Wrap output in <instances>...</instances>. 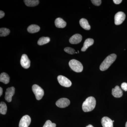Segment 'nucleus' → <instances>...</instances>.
<instances>
[{
	"mask_svg": "<svg viewBox=\"0 0 127 127\" xmlns=\"http://www.w3.org/2000/svg\"><path fill=\"white\" fill-rule=\"evenodd\" d=\"M96 101L95 98L92 96L88 97L82 104V109L84 112H89L93 110L96 106Z\"/></svg>",
	"mask_w": 127,
	"mask_h": 127,
	"instance_id": "obj_1",
	"label": "nucleus"
},
{
	"mask_svg": "<svg viewBox=\"0 0 127 127\" xmlns=\"http://www.w3.org/2000/svg\"><path fill=\"white\" fill-rule=\"evenodd\" d=\"M117 58L115 54H111L107 57L100 65V70L102 71L106 70L114 62Z\"/></svg>",
	"mask_w": 127,
	"mask_h": 127,
	"instance_id": "obj_2",
	"label": "nucleus"
},
{
	"mask_svg": "<svg viewBox=\"0 0 127 127\" xmlns=\"http://www.w3.org/2000/svg\"><path fill=\"white\" fill-rule=\"evenodd\" d=\"M69 65L71 69L76 72H81L83 70V66L80 62L75 59L70 61Z\"/></svg>",
	"mask_w": 127,
	"mask_h": 127,
	"instance_id": "obj_3",
	"label": "nucleus"
},
{
	"mask_svg": "<svg viewBox=\"0 0 127 127\" xmlns=\"http://www.w3.org/2000/svg\"><path fill=\"white\" fill-rule=\"evenodd\" d=\"M32 89L37 100H40L41 99L44 94L43 89L40 87L36 84L33 85Z\"/></svg>",
	"mask_w": 127,
	"mask_h": 127,
	"instance_id": "obj_4",
	"label": "nucleus"
},
{
	"mask_svg": "<svg viewBox=\"0 0 127 127\" xmlns=\"http://www.w3.org/2000/svg\"><path fill=\"white\" fill-rule=\"evenodd\" d=\"M58 80L60 85L65 87H69L71 86L72 83L67 78L62 75H59L57 77Z\"/></svg>",
	"mask_w": 127,
	"mask_h": 127,
	"instance_id": "obj_5",
	"label": "nucleus"
},
{
	"mask_svg": "<svg viewBox=\"0 0 127 127\" xmlns=\"http://www.w3.org/2000/svg\"><path fill=\"white\" fill-rule=\"evenodd\" d=\"M126 16L123 12H119L114 16V23L116 25H121L125 20Z\"/></svg>",
	"mask_w": 127,
	"mask_h": 127,
	"instance_id": "obj_6",
	"label": "nucleus"
},
{
	"mask_svg": "<svg viewBox=\"0 0 127 127\" xmlns=\"http://www.w3.org/2000/svg\"><path fill=\"white\" fill-rule=\"evenodd\" d=\"M31 119L30 116L25 115L21 119L19 123V127H28L31 124Z\"/></svg>",
	"mask_w": 127,
	"mask_h": 127,
	"instance_id": "obj_7",
	"label": "nucleus"
},
{
	"mask_svg": "<svg viewBox=\"0 0 127 127\" xmlns=\"http://www.w3.org/2000/svg\"><path fill=\"white\" fill-rule=\"evenodd\" d=\"M70 101L67 98H62L58 100L56 102L57 106L61 108H64L68 106L70 104Z\"/></svg>",
	"mask_w": 127,
	"mask_h": 127,
	"instance_id": "obj_8",
	"label": "nucleus"
},
{
	"mask_svg": "<svg viewBox=\"0 0 127 127\" xmlns=\"http://www.w3.org/2000/svg\"><path fill=\"white\" fill-rule=\"evenodd\" d=\"M20 63L22 67L25 69H27L30 67L31 61L27 55L26 54L22 55L21 58Z\"/></svg>",
	"mask_w": 127,
	"mask_h": 127,
	"instance_id": "obj_9",
	"label": "nucleus"
},
{
	"mask_svg": "<svg viewBox=\"0 0 127 127\" xmlns=\"http://www.w3.org/2000/svg\"><path fill=\"white\" fill-rule=\"evenodd\" d=\"M15 93V88L14 87L9 88L6 89L5 92V98L8 102H11L12 99V97Z\"/></svg>",
	"mask_w": 127,
	"mask_h": 127,
	"instance_id": "obj_10",
	"label": "nucleus"
},
{
	"mask_svg": "<svg viewBox=\"0 0 127 127\" xmlns=\"http://www.w3.org/2000/svg\"><path fill=\"white\" fill-rule=\"evenodd\" d=\"M82 39V37L81 35L77 34L73 35L70 38L69 42L71 44H78L81 41Z\"/></svg>",
	"mask_w": 127,
	"mask_h": 127,
	"instance_id": "obj_11",
	"label": "nucleus"
},
{
	"mask_svg": "<svg viewBox=\"0 0 127 127\" xmlns=\"http://www.w3.org/2000/svg\"><path fill=\"white\" fill-rule=\"evenodd\" d=\"M101 122L103 127H113V120L108 117L102 118Z\"/></svg>",
	"mask_w": 127,
	"mask_h": 127,
	"instance_id": "obj_12",
	"label": "nucleus"
},
{
	"mask_svg": "<svg viewBox=\"0 0 127 127\" xmlns=\"http://www.w3.org/2000/svg\"><path fill=\"white\" fill-rule=\"evenodd\" d=\"M112 94L115 97H121L123 95V91L118 86H116L115 88L112 89Z\"/></svg>",
	"mask_w": 127,
	"mask_h": 127,
	"instance_id": "obj_13",
	"label": "nucleus"
},
{
	"mask_svg": "<svg viewBox=\"0 0 127 127\" xmlns=\"http://www.w3.org/2000/svg\"><path fill=\"white\" fill-rule=\"evenodd\" d=\"M56 26L58 28H64L66 26V23L62 18H58L55 21Z\"/></svg>",
	"mask_w": 127,
	"mask_h": 127,
	"instance_id": "obj_14",
	"label": "nucleus"
},
{
	"mask_svg": "<svg viewBox=\"0 0 127 127\" xmlns=\"http://www.w3.org/2000/svg\"><path fill=\"white\" fill-rule=\"evenodd\" d=\"M94 43V40L93 39H91V38L87 39L84 42L83 47L82 48V51L84 52L86 51L89 47L93 45Z\"/></svg>",
	"mask_w": 127,
	"mask_h": 127,
	"instance_id": "obj_15",
	"label": "nucleus"
},
{
	"mask_svg": "<svg viewBox=\"0 0 127 127\" xmlns=\"http://www.w3.org/2000/svg\"><path fill=\"white\" fill-rule=\"evenodd\" d=\"M79 24L82 28L86 30H89L91 29V26L88 21L85 18H82L79 21Z\"/></svg>",
	"mask_w": 127,
	"mask_h": 127,
	"instance_id": "obj_16",
	"label": "nucleus"
},
{
	"mask_svg": "<svg viewBox=\"0 0 127 127\" xmlns=\"http://www.w3.org/2000/svg\"><path fill=\"white\" fill-rule=\"evenodd\" d=\"M10 77L7 73L5 72L2 73L0 75V81L5 84H8L10 81Z\"/></svg>",
	"mask_w": 127,
	"mask_h": 127,
	"instance_id": "obj_17",
	"label": "nucleus"
},
{
	"mask_svg": "<svg viewBox=\"0 0 127 127\" xmlns=\"http://www.w3.org/2000/svg\"><path fill=\"white\" fill-rule=\"evenodd\" d=\"M40 30V27L39 26L35 25H32L28 27L27 31L31 33H34L38 32Z\"/></svg>",
	"mask_w": 127,
	"mask_h": 127,
	"instance_id": "obj_18",
	"label": "nucleus"
},
{
	"mask_svg": "<svg viewBox=\"0 0 127 127\" xmlns=\"http://www.w3.org/2000/svg\"><path fill=\"white\" fill-rule=\"evenodd\" d=\"M24 1L26 5L29 7L36 6L39 3V1L38 0H25Z\"/></svg>",
	"mask_w": 127,
	"mask_h": 127,
	"instance_id": "obj_19",
	"label": "nucleus"
},
{
	"mask_svg": "<svg viewBox=\"0 0 127 127\" xmlns=\"http://www.w3.org/2000/svg\"><path fill=\"white\" fill-rule=\"evenodd\" d=\"M50 39L49 37H42L39 39L37 41V44L39 45H42L48 43L50 42Z\"/></svg>",
	"mask_w": 127,
	"mask_h": 127,
	"instance_id": "obj_20",
	"label": "nucleus"
},
{
	"mask_svg": "<svg viewBox=\"0 0 127 127\" xmlns=\"http://www.w3.org/2000/svg\"><path fill=\"white\" fill-rule=\"evenodd\" d=\"M7 111V107L5 102H1L0 103V113L5 115Z\"/></svg>",
	"mask_w": 127,
	"mask_h": 127,
	"instance_id": "obj_21",
	"label": "nucleus"
},
{
	"mask_svg": "<svg viewBox=\"0 0 127 127\" xmlns=\"http://www.w3.org/2000/svg\"><path fill=\"white\" fill-rule=\"evenodd\" d=\"M10 30L7 28H2L0 29V36L5 37L8 35L10 33Z\"/></svg>",
	"mask_w": 127,
	"mask_h": 127,
	"instance_id": "obj_22",
	"label": "nucleus"
},
{
	"mask_svg": "<svg viewBox=\"0 0 127 127\" xmlns=\"http://www.w3.org/2000/svg\"><path fill=\"white\" fill-rule=\"evenodd\" d=\"M56 124L52 123L50 120L46 121L43 127H56Z\"/></svg>",
	"mask_w": 127,
	"mask_h": 127,
	"instance_id": "obj_23",
	"label": "nucleus"
},
{
	"mask_svg": "<svg viewBox=\"0 0 127 127\" xmlns=\"http://www.w3.org/2000/svg\"><path fill=\"white\" fill-rule=\"evenodd\" d=\"M64 51L68 54L73 55L76 53L75 50L73 48L70 47L65 48L64 49Z\"/></svg>",
	"mask_w": 127,
	"mask_h": 127,
	"instance_id": "obj_24",
	"label": "nucleus"
},
{
	"mask_svg": "<svg viewBox=\"0 0 127 127\" xmlns=\"http://www.w3.org/2000/svg\"><path fill=\"white\" fill-rule=\"evenodd\" d=\"M91 1L92 2L93 4L95 6H100L101 3V0H92Z\"/></svg>",
	"mask_w": 127,
	"mask_h": 127,
	"instance_id": "obj_25",
	"label": "nucleus"
},
{
	"mask_svg": "<svg viewBox=\"0 0 127 127\" xmlns=\"http://www.w3.org/2000/svg\"><path fill=\"white\" fill-rule=\"evenodd\" d=\"M121 88L124 91H127V83L124 82L121 84Z\"/></svg>",
	"mask_w": 127,
	"mask_h": 127,
	"instance_id": "obj_26",
	"label": "nucleus"
},
{
	"mask_svg": "<svg viewBox=\"0 0 127 127\" xmlns=\"http://www.w3.org/2000/svg\"><path fill=\"white\" fill-rule=\"evenodd\" d=\"M113 1L115 4H119L122 1V0H113Z\"/></svg>",
	"mask_w": 127,
	"mask_h": 127,
	"instance_id": "obj_27",
	"label": "nucleus"
},
{
	"mask_svg": "<svg viewBox=\"0 0 127 127\" xmlns=\"http://www.w3.org/2000/svg\"><path fill=\"white\" fill-rule=\"evenodd\" d=\"M5 16V13L2 11H0V18H3Z\"/></svg>",
	"mask_w": 127,
	"mask_h": 127,
	"instance_id": "obj_28",
	"label": "nucleus"
},
{
	"mask_svg": "<svg viewBox=\"0 0 127 127\" xmlns=\"http://www.w3.org/2000/svg\"><path fill=\"white\" fill-rule=\"evenodd\" d=\"M2 89L1 87H0V96H1L2 95Z\"/></svg>",
	"mask_w": 127,
	"mask_h": 127,
	"instance_id": "obj_29",
	"label": "nucleus"
},
{
	"mask_svg": "<svg viewBox=\"0 0 127 127\" xmlns=\"http://www.w3.org/2000/svg\"><path fill=\"white\" fill-rule=\"evenodd\" d=\"M86 127H94L93 126H92V125H89L87 126Z\"/></svg>",
	"mask_w": 127,
	"mask_h": 127,
	"instance_id": "obj_30",
	"label": "nucleus"
},
{
	"mask_svg": "<svg viewBox=\"0 0 127 127\" xmlns=\"http://www.w3.org/2000/svg\"><path fill=\"white\" fill-rule=\"evenodd\" d=\"M125 127H127V122L126 123V124H125Z\"/></svg>",
	"mask_w": 127,
	"mask_h": 127,
	"instance_id": "obj_31",
	"label": "nucleus"
},
{
	"mask_svg": "<svg viewBox=\"0 0 127 127\" xmlns=\"http://www.w3.org/2000/svg\"><path fill=\"white\" fill-rule=\"evenodd\" d=\"M78 53H79V51H78Z\"/></svg>",
	"mask_w": 127,
	"mask_h": 127,
	"instance_id": "obj_32",
	"label": "nucleus"
},
{
	"mask_svg": "<svg viewBox=\"0 0 127 127\" xmlns=\"http://www.w3.org/2000/svg\"><path fill=\"white\" fill-rule=\"evenodd\" d=\"M77 53H78V52H76V53H76V54H77Z\"/></svg>",
	"mask_w": 127,
	"mask_h": 127,
	"instance_id": "obj_33",
	"label": "nucleus"
},
{
	"mask_svg": "<svg viewBox=\"0 0 127 127\" xmlns=\"http://www.w3.org/2000/svg\"><path fill=\"white\" fill-rule=\"evenodd\" d=\"M113 123L114 122V120H113Z\"/></svg>",
	"mask_w": 127,
	"mask_h": 127,
	"instance_id": "obj_34",
	"label": "nucleus"
}]
</instances>
